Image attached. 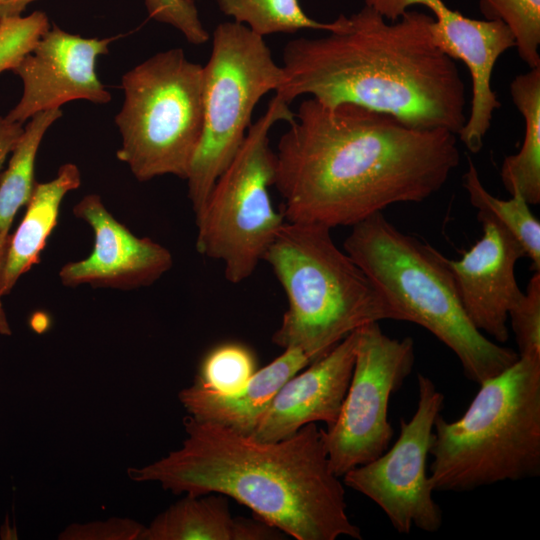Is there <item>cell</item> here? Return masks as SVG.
<instances>
[{
	"label": "cell",
	"mask_w": 540,
	"mask_h": 540,
	"mask_svg": "<svg viewBox=\"0 0 540 540\" xmlns=\"http://www.w3.org/2000/svg\"><path fill=\"white\" fill-rule=\"evenodd\" d=\"M288 124L274 179L286 222L352 227L393 204L426 200L460 162L453 132L350 103L309 97Z\"/></svg>",
	"instance_id": "6da1fadb"
},
{
	"label": "cell",
	"mask_w": 540,
	"mask_h": 540,
	"mask_svg": "<svg viewBox=\"0 0 540 540\" xmlns=\"http://www.w3.org/2000/svg\"><path fill=\"white\" fill-rule=\"evenodd\" d=\"M433 20L406 10L389 21L367 5L340 15L326 36L286 43L284 81L275 93L289 104L309 95L458 135L467 118L465 85L456 61L434 42Z\"/></svg>",
	"instance_id": "7a4b0ae2"
},
{
	"label": "cell",
	"mask_w": 540,
	"mask_h": 540,
	"mask_svg": "<svg viewBox=\"0 0 540 540\" xmlns=\"http://www.w3.org/2000/svg\"><path fill=\"white\" fill-rule=\"evenodd\" d=\"M182 446L128 470L174 494L218 493L297 540L362 539L347 514L345 489L329 466L324 429L309 423L292 436L264 442L187 416Z\"/></svg>",
	"instance_id": "3957f363"
},
{
	"label": "cell",
	"mask_w": 540,
	"mask_h": 540,
	"mask_svg": "<svg viewBox=\"0 0 540 540\" xmlns=\"http://www.w3.org/2000/svg\"><path fill=\"white\" fill-rule=\"evenodd\" d=\"M344 251L373 282L398 321L422 326L459 359L464 375L481 384L519 355L495 343L469 320L445 256L395 227L382 212L352 226Z\"/></svg>",
	"instance_id": "277c9868"
},
{
	"label": "cell",
	"mask_w": 540,
	"mask_h": 540,
	"mask_svg": "<svg viewBox=\"0 0 540 540\" xmlns=\"http://www.w3.org/2000/svg\"><path fill=\"white\" fill-rule=\"evenodd\" d=\"M263 261L288 302L272 342L298 348L312 362L368 323L398 320L369 277L334 243L330 228L285 221Z\"/></svg>",
	"instance_id": "5b68a950"
},
{
	"label": "cell",
	"mask_w": 540,
	"mask_h": 540,
	"mask_svg": "<svg viewBox=\"0 0 540 540\" xmlns=\"http://www.w3.org/2000/svg\"><path fill=\"white\" fill-rule=\"evenodd\" d=\"M429 481L464 492L540 474V360L519 357L480 384L465 413L434 423Z\"/></svg>",
	"instance_id": "8992f818"
},
{
	"label": "cell",
	"mask_w": 540,
	"mask_h": 540,
	"mask_svg": "<svg viewBox=\"0 0 540 540\" xmlns=\"http://www.w3.org/2000/svg\"><path fill=\"white\" fill-rule=\"evenodd\" d=\"M122 88L118 160L140 182L163 175L186 180L202 133L203 66L183 49H169L126 72Z\"/></svg>",
	"instance_id": "52a82bcc"
},
{
	"label": "cell",
	"mask_w": 540,
	"mask_h": 540,
	"mask_svg": "<svg viewBox=\"0 0 540 540\" xmlns=\"http://www.w3.org/2000/svg\"><path fill=\"white\" fill-rule=\"evenodd\" d=\"M294 113L275 94L195 215L197 252L222 262L230 283H241L255 272L285 223L269 192L275 179L269 133L279 121L290 123Z\"/></svg>",
	"instance_id": "ba28073f"
},
{
	"label": "cell",
	"mask_w": 540,
	"mask_h": 540,
	"mask_svg": "<svg viewBox=\"0 0 540 540\" xmlns=\"http://www.w3.org/2000/svg\"><path fill=\"white\" fill-rule=\"evenodd\" d=\"M283 81L264 37L235 21L215 28L203 66L202 133L186 178L195 215L240 149L257 103Z\"/></svg>",
	"instance_id": "9c48e42d"
},
{
	"label": "cell",
	"mask_w": 540,
	"mask_h": 540,
	"mask_svg": "<svg viewBox=\"0 0 540 540\" xmlns=\"http://www.w3.org/2000/svg\"><path fill=\"white\" fill-rule=\"evenodd\" d=\"M356 333L349 386L336 421L324 430L329 466L338 477L389 448L393 437L389 400L415 362L411 337L391 338L379 322L368 323Z\"/></svg>",
	"instance_id": "30bf717a"
},
{
	"label": "cell",
	"mask_w": 540,
	"mask_h": 540,
	"mask_svg": "<svg viewBox=\"0 0 540 540\" xmlns=\"http://www.w3.org/2000/svg\"><path fill=\"white\" fill-rule=\"evenodd\" d=\"M417 382L416 411L410 420H400L392 447L343 475L344 485L376 503L402 534H409L413 526L433 533L443 522L426 466L444 396L429 377L418 374Z\"/></svg>",
	"instance_id": "8fae6325"
},
{
	"label": "cell",
	"mask_w": 540,
	"mask_h": 540,
	"mask_svg": "<svg viewBox=\"0 0 540 540\" xmlns=\"http://www.w3.org/2000/svg\"><path fill=\"white\" fill-rule=\"evenodd\" d=\"M389 21L397 20L412 5L433 13L435 44L452 59L462 61L472 81L470 114L457 135L466 148L477 153L483 146L493 113L500 107L491 79L499 57L515 47L513 34L500 20H478L450 9L443 0H365Z\"/></svg>",
	"instance_id": "7c38bea8"
},
{
	"label": "cell",
	"mask_w": 540,
	"mask_h": 540,
	"mask_svg": "<svg viewBox=\"0 0 540 540\" xmlns=\"http://www.w3.org/2000/svg\"><path fill=\"white\" fill-rule=\"evenodd\" d=\"M112 41L84 38L54 25L13 70L23 82V93L6 118L23 124L39 112L59 109L74 100L108 103L111 95L98 79L95 67Z\"/></svg>",
	"instance_id": "4fadbf2b"
},
{
	"label": "cell",
	"mask_w": 540,
	"mask_h": 540,
	"mask_svg": "<svg viewBox=\"0 0 540 540\" xmlns=\"http://www.w3.org/2000/svg\"><path fill=\"white\" fill-rule=\"evenodd\" d=\"M73 214L93 230L94 247L86 258L61 267L64 286L131 290L150 286L173 266V256L165 246L134 235L106 209L99 195L84 196Z\"/></svg>",
	"instance_id": "5bb4252c"
},
{
	"label": "cell",
	"mask_w": 540,
	"mask_h": 540,
	"mask_svg": "<svg viewBox=\"0 0 540 540\" xmlns=\"http://www.w3.org/2000/svg\"><path fill=\"white\" fill-rule=\"evenodd\" d=\"M477 217L481 238L459 260L445 257V261L469 320L484 335L503 344L509 338V312L523 296L515 266L526 255L503 226L485 215Z\"/></svg>",
	"instance_id": "9a60e30c"
},
{
	"label": "cell",
	"mask_w": 540,
	"mask_h": 540,
	"mask_svg": "<svg viewBox=\"0 0 540 540\" xmlns=\"http://www.w3.org/2000/svg\"><path fill=\"white\" fill-rule=\"evenodd\" d=\"M356 339L355 330L326 355L291 377L277 392L250 436L274 442L292 436L309 423L332 425L351 379Z\"/></svg>",
	"instance_id": "2e32d148"
},
{
	"label": "cell",
	"mask_w": 540,
	"mask_h": 540,
	"mask_svg": "<svg viewBox=\"0 0 540 540\" xmlns=\"http://www.w3.org/2000/svg\"><path fill=\"white\" fill-rule=\"evenodd\" d=\"M311 363L300 349L286 348L234 393L219 394L193 384L180 391L179 400L195 419L251 435L280 388Z\"/></svg>",
	"instance_id": "e0dca14e"
},
{
	"label": "cell",
	"mask_w": 540,
	"mask_h": 540,
	"mask_svg": "<svg viewBox=\"0 0 540 540\" xmlns=\"http://www.w3.org/2000/svg\"><path fill=\"white\" fill-rule=\"evenodd\" d=\"M285 534L260 520L233 517L228 497L186 495L144 527L140 540H277Z\"/></svg>",
	"instance_id": "ac0fdd59"
},
{
	"label": "cell",
	"mask_w": 540,
	"mask_h": 540,
	"mask_svg": "<svg viewBox=\"0 0 540 540\" xmlns=\"http://www.w3.org/2000/svg\"><path fill=\"white\" fill-rule=\"evenodd\" d=\"M80 184L81 174L73 163L60 166L52 180L35 183L23 219L16 231L9 235L1 283L2 297L11 292L23 274L39 263L41 252L57 224L64 197Z\"/></svg>",
	"instance_id": "d6986e66"
},
{
	"label": "cell",
	"mask_w": 540,
	"mask_h": 540,
	"mask_svg": "<svg viewBox=\"0 0 540 540\" xmlns=\"http://www.w3.org/2000/svg\"><path fill=\"white\" fill-rule=\"evenodd\" d=\"M512 101L524 119L520 150L503 160L500 176L506 190L518 191L530 205L540 203V67L516 76L510 84Z\"/></svg>",
	"instance_id": "ffe728a7"
},
{
	"label": "cell",
	"mask_w": 540,
	"mask_h": 540,
	"mask_svg": "<svg viewBox=\"0 0 540 540\" xmlns=\"http://www.w3.org/2000/svg\"><path fill=\"white\" fill-rule=\"evenodd\" d=\"M62 116L60 109L31 117L12 150L7 169L0 174V232L9 235L18 210L27 204L35 186V161L49 127Z\"/></svg>",
	"instance_id": "44dd1931"
},
{
	"label": "cell",
	"mask_w": 540,
	"mask_h": 540,
	"mask_svg": "<svg viewBox=\"0 0 540 540\" xmlns=\"http://www.w3.org/2000/svg\"><path fill=\"white\" fill-rule=\"evenodd\" d=\"M463 186L477 214L490 217L509 231L531 260L532 269L540 271V222L521 193L515 190L507 200L493 196L482 184L471 158H468Z\"/></svg>",
	"instance_id": "7402d4cb"
},
{
	"label": "cell",
	"mask_w": 540,
	"mask_h": 540,
	"mask_svg": "<svg viewBox=\"0 0 540 540\" xmlns=\"http://www.w3.org/2000/svg\"><path fill=\"white\" fill-rule=\"evenodd\" d=\"M220 10L233 21L264 37L294 33L301 29L330 31L334 21L321 23L308 17L298 0H216Z\"/></svg>",
	"instance_id": "603a6c76"
},
{
	"label": "cell",
	"mask_w": 540,
	"mask_h": 540,
	"mask_svg": "<svg viewBox=\"0 0 540 540\" xmlns=\"http://www.w3.org/2000/svg\"><path fill=\"white\" fill-rule=\"evenodd\" d=\"M256 358L246 345L222 343L203 358L194 384L219 394L241 389L256 371Z\"/></svg>",
	"instance_id": "cb8c5ba5"
},
{
	"label": "cell",
	"mask_w": 540,
	"mask_h": 540,
	"mask_svg": "<svg viewBox=\"0 0 540 540\" xmlns=\"http://www.w3.org/2000/svg\"><path fill=\"white\" fill-rule=\"evenodd\" d=\"M480 9L486 19L508 27L529 68L540 67V0H480Z\"/></svg>",
	"instance_id": "d4e9b609"
},
{
	"label": "cell",
	"mask_w": 540,
	"mask_h": 540,
	"mask_svg": "<svg viewBox=\"0 0 540 540\" xmlns=\"http://www.w3.org/2000/svg\"><path fill=\"white\" fill-rule=\"evenodd\" d=\"M46 13L0 18V74L15 70L50 30Z\"/></svg>",
	"instance_id": "484cf974"
},
{
	"label": "cell",
	"mask_w": 540,
	"mask_h": 540,
	"mask_svg": "<svg viewBox=\"0 0 540 540\" xmlns=\"http://www.w3.org/2000/svg\"><path fill=\"white\" fill-rule=\"evenodd\" d=\"M522 358L540 360V271H534L525 292L508 315Z\"/></svg>",
	"instance_id": "4316f807"
},
{
	"label": "cell",
	"mask_w": 540,
	"mask_h": 540,
	"mask_svg": "<svg viewBox=\"0 0 540 540\" xmlns=\"http://www.w3.org/2000/svg\"><path fill=\"white\" fill-rule=\"evenodd\" d=\"M145 6L151 18L176 28L189 43L202 45L209 40L193 0H145Z\"/></svg>",
	"instance_id": "83f0119b"
},
{
	"label": "cell",
	"mask_w": 540,
	"mask_h": 540,
	"mask_svg": "<svg viewBox=\"0 0 540 540\" xmlns=\"http://www.w3.org/2000/svg\"><path fill=\"white\" fill-rule=\"evenodd\" d=\"M145 526L128 518L74 523L59 535L61 540H140Z\"/></svg>",
	"instance_id": "f1b7e54d"
},
{
	"label": "cell",
	"mask_w": 540,
	"mask_h": 540,
	"mask_svg": "<svg viewBox=\"0 0 540 540\" xmlns=\"http://www.w3.org/2000/svg\"><path fill=\"white\" fill-rule=\"evenodd\" d=\"M23 130L22 124L0 116V171L7 156L17 144Z\"/></svg>",
	"instance_id": "f546056e"
},
{
	"label": "cell",
	"mask_w": 540,
	"mask_h": 540,
	"mask_svg": "<svg viewBox=\"0 0 540 540\" xmlns=\"http://www.w3.org/2000/svg\"><path fill=\"white\" fill-rule=\"evenodd\" d=\"M8 243H9V235L0 232V334L4 336H10L12 334V330L8 322V318L2 304V295H1V283H2L4 266H5Z\"/></svg>",
	"instance_id": "4dcf8cb0"
},
{
	"label": "cell",
	"mask_w": 540,
	"mask_h": 540,
	"mask_svg": "<svg viewBox=\"0 0 540 540\" xmlns=\"http://www.w3.org/2000/svg\"><path fill=\"white\" fill-rule=\"evenodd\" d=\"M34 1L37 0H0V18L21 15Z\"/></svg>",
	"instance_id": "1f68e13d"
}]
</instances>
